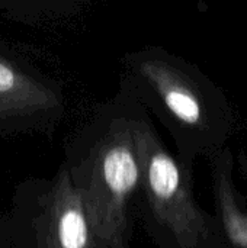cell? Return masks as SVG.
Returning <instances> with one entry per match:
<instances>
[{"mask_svg": "<svg viewBox=\"0 0 247 248\" xmlns=\"http://www.w3.org/2000/svg\"><path fill=\"white\" fill-rule=\"evenodd\" d=\"M119 94L157 118L175 142L176 155L191 167L227 148L236 115L224 92L197 65L148 45L121 60Z\"/></svg>", "mask_w": 247, "mask_h": 248, "instance_id": "obj_1", "label": "cell"}, {"mask_svg": "<svg viewBox=\"0 0 247 248\" xmlns=\"http://www.w3.org/2000/svg\"><path fill=\"white\" fill-rule=\"evenodd\" d=\"M130 102L143 163L138 219L147 235L157 248H231L218 218L194 195L192 167L167 148L146 109Z\"/></svg>", "mask_w": 247, "mask_h": 248, "instance_id": "obj_3", "label": "cell"}, {"mask_svg": "<svg viewBox=\"0 0 247 248\" xmlns=\"http://www.w3.org/2000/svg\"><path fill=\"white\" fill-rule=\"evenodd\" d=\"M60 108L61 97L52 87L0 57V118L32 116Z\"/></svg>", "mask_w": 247, "mask_h": 248, "instance_id": "obj_6", "label": "cell"}, {"mask_svg": "<svg viewBox=\"0 0 247 248\" xmlns=\"http://www.w3.org/2000/svg\"><path fill=\"white\" fill-rule=\"evenodd\" d=\"M100 248H132L143 189V163L132 103L119 93L84 129L66 164Z\"/></svg>", "mask_w": 247, "mask_h": 248, "instance_id": "obj_2", "label": "cell"}, {"mask_svg": "<svg viewBox=\"0 0 247 248\" xmlns=\"http://www.w3.org/2000/svg\"><path fill=\"white\" fill-rule=\"evenodd\" d=\"M33 230L36 248H100L67 166L41 196Z\"/></svg>", "mask_w": 247, "mask_h": 248, "instance_id": "obj_4", "label": "cell"}, {"mask_svg": "<svg viewBox=\"0 0 247 248\" xmlns=\"http://www.w3.org/2000/svg\"><path fill=\"white\" fill-rule=\"evenodd\" d=\"M215 217L231 248H247V195L234 179V157L224 148L210 160ZM247 177V171L245 173Z\"/></svg>", "mask_w": 247, "mask_h": 248, "instance_id": "obj_5", "label": "cell"}]
</instances>
